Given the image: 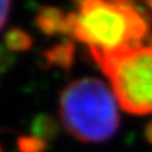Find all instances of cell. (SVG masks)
<instances>
[{
	"mask_svg": "<svg viewBox=\"0 0 152 152\" xmlns=\"http://www.w3.org/2000/svg\"><path fill=\"white\" fill-rule=\"evenodd\" d=\"M148 33L149 18L131 1L85 0L68 13V35L86 44L90 55L140 47Z\"/></svg>",
	"mask_w": 152,
	"mask_h": 152,
	"instance_id": "cell-1",
	"label": "cell"
},
{
	"mask_svg": "<svg viewBox=\"0 0 152 152\" xmlns=\"http://www.w3.org/2000/svg\"><path fill=\"white\" fill-rule=\"evenodd\" d=\"M59 117L73 138L87 144L107 141L120 125L113 90L96 77H80L62 89Z\"/></svg>",
	"mask_w": 152,
	"mask_h": 152,
	"instance_id": "cell-2",
	"label": "cell"
},
{
	"mask_svg": "<svg viewBox=\"0 0 152 152\" xmlns=\"http://www.w3.org/2000/svg\"><path fill=\"white\" fill-rule=\"evenodd\" d=\"M127 113H152V42L121 52L92 55Z\"/></svg>",
	"mask_w": 152,
	"mask_h": 152,
	"instance_id": "cell-3",
	"label": "cell"
},
{
	"mask_svg": "<svg viewBox=\"0 0 152 152\" xmlns=\"http://www.w3.org/2000/svg\"><path fill=\"white\" fill-rule=\"evenodd\" d=\"M37 27L45 35H68V14L55 7H41L35 17Z\"/></svg>",
	"mask_w": 152,
	"mask_h": 152,
	"instance_id": "cell-4",
	"label": "cell"
},
{
	"mask_svg": "<svg viewBox=\"0 0 152 152\" xmlns=\"http://www.w3.org/2000/svg\"><path fill=\"white\" fill-rule=\"evenodd\" d=\"M47 59L54 65L68 68L71 66L73 59V45L72 44H61L59 47L49 49L47 54Z\"/></svg>",
	"mask_w": 152,
	"mask_h": 152,
	"instance_id": "cell-5",
	"label": "cell"
},
{
	"mask_svg": "<svg viewBox=\"0 0 152 152\" xmlns=\"http://www.w3.org/2000/svg\"><path fill=\"white\" fill-rule=\"evenodd\" d=\"M7 44H9L10 48L17 49V51L27 49L31 47V38H30V35H28L27 33H24V31L14 30V31L9 33V35H7Z\"/></svg>",
	"mask_w": 152,
	"mask_h": 152,
	"instance_id": "cell-6",
	"label": "cell"
},
{
	"mask_svg": "<svg viewBox=\"0 0 152 152\" xmlns=\"http://www.w3.org/2000/svg\"><path fill=\"white\" fill-rule=\"evenodd\" d=\"M10 13H11V3L7 1V0H3L0 1V31L3 30V27L6 26V23L9 20L10 17Z\"/></svg>",
	"mask_w": 152,
	"mask_h": 152,
	"instance_id": "cell-7",
	"label": "cell"
},
{
	"mask_svg": "<svg viewBox=\"0 0 152 152\" xmlns=\"http://www.w3.org/2000/svg\"><path fill=\"white\" fill-rule=\"evenodd\" d=\"M144 134H145V138H147V141L152 145V121H149V123H148V125L145 127V131H144Z\"/></svg>",
	"mask_w": 152,
	"mask_h": 152,
	"instance_id": "cell-8",
	"label": "cell"
},
{
	"mask_svg": "<svg viewBox=\"0 0 152 152\" xmlns=\"http://www.w3.org/2000/svg\"><path fill=\"white\" fill-rule=\"evenodd\" d=\"M147 7L151 10V13H152V0H149V1H147Z\"/></svg>",
	"mask_w": 152,
	"mask_h": 152,
	"instance_id": "cell-9",
	"label": "cell"
}]
</instances>
